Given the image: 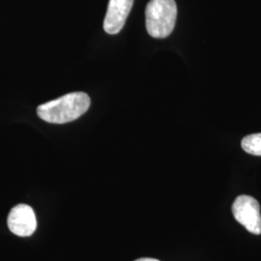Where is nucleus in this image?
Segmentation results:
<instances>
[{
	"label": "nucleus",
	"instance_id": "7ed1b4c3",
	"mask_svg": "<svg viewBox=\"0 0 261 261\" xmlns=\"http://www.w3.org/2000/svg\"><path fill=\"white\" fill-rule=\"evenodd\" d=\"M235 220L252 234H261L260 206L258 201L250 196H238L232 204Z\"/></svg>",
	"mask_w": 261,
	"mask_h": 261
},
{
	"label": "nucleus",
	"instance_id": "f257e3e1",
	"mask_svg": "<svg viewBox=\"0 0 261 261\" xmlns=\"http://www.w3.org/2000/svg\"><path fill=\"white\" fill-rule=\"evenodd\" d=\"M90 107V98L84 92L67 94L38 107V116L53 124H65L84 115Z\"/></svg>",
	"mask_w": 261,
	"mask_h": 261
},
{
	"label": "nucleus",
	"instance_id": "0eeeda50",
	"mask_svg": "<svg viewBox=\"0 0 261 261\" xmlns=\"http://www.w3.org/2000/svg\"><path fill=\"white\" fill-rule=\"evenodd\" d=\"M135 261H160L158 259H155V258H148V257H143V258H140V259H137Z\"/></svg>",
	"mask_w": 261,
	"mask_h": 261
},
{
	"label": "nucleus",
	"instance_id": "423d86ee",
	"mask_svg": "<svg viewBox=\"0 0 261 261\" xmlns=\"http://www.w3.org/2000/svg\"><path fill=\"white\" fill-rule=\"evenodd\" d=\"M241 145L247 153L253 156H261V133L245 137Z\"/></svg>",
	"mask_w": 261,
	"mask_h": 261
},
{
	"label": "nucleus",
	"instance_id": "f03ea898",
	"mask_svg": "<svg viewBox=\"0 0 261 261\" xmlns=\"http://www.w3.org/2000/svg\"><path fill=\"white\" fill-rule=\"evenodd\" d=\"M177 18L174 0H150L145 9L146 28L153 38L168 37L173 31Z\"/></svg>",
	"mask_w": 261,
	"mask_h": 261
},
{
	"label": "nucleus",
	"instance_id": "20e7f679",
	"mask_svg": "<svg viewBox=\"0 0 261 261\" xmlns=\"http://www.w3.org/2000/svg\"><path fill=\"white\" fill-rule=\"evenodd\" d=\"M10 230L20 237H28L35 232L37 220L33 209L27 204L15 206L8 216Z\"/></svg>",
	"mask_w": 261,
	"mask_h": 261
},
{
	"label": "nucleus",
	"instance_id": "39448f33",
	"mask_svg": "<svg viewBox=\"0 0 261 261\" xmlns=\"http://www.w3.org/2000/svg\"><path fill=\"white\" fill-rule=\"evenodd\" d=\"M134 0H110L103 20V30L111 35L119 33L130 14Z\"/></svg>",
	"mask_w": 261,
	"mask_h": 261
}]
</instances>
